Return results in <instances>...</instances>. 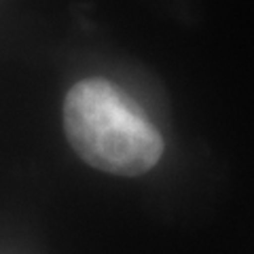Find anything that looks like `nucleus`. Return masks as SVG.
<instances>
[{
	"mask_svg": "<svg viewBox=\"0 0 254 254\" xmlns=\"http://www.w3.org/2000/svg\"><path fill=\"white\" fill-rule=\"evenodd\" d=\"M64 131L91 168L115 176H140L163 155V138L138 104L102 76L83 78L64 100Z\"/></svg>",
	"mask_w": 254,
	"mask_h": 254,
	"instance_id": "obj_1",
	"label": "nucleus"
}]
</instances>
